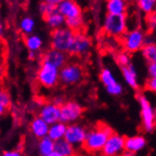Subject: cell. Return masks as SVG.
I'll return each instance as SVG.
<instances>
[{
    "mask_svg": "<svg viewBox=\"0 0 156 156\" xmlns=\"http://www.w3.org/2000/svg\"><path fill=\"white\" fill-rule=\"evenodd\" d=\"M99 79H100V80H101L102 83L105 85V87L109 86V85H112V84L115 83V82H117L115 78L112 74V72L110 71L109 69H106V68L100 72Z\"/></svg>",
    "mask_w": 156,
    "mask_h": 156,
    "instance_id": "obj_27",
    "label": "cell"
},
{
    "mask_svg": "<svg viewBox=\"0 0 156 156\" xmlns=\"http://www.w3.org/2000/svg\"><path fill=\"white\" fill-rule=\"evenodd\" d=\"M59 68L52 63L42 60L37 73V80L45 88H53L59 83Z\"/></svg>",
    "mask_w": 156,
    "mask_h": 156,
    "instance_id": "obj_5",
    "label": "cell"
},
{
    "mask_svg": "<svg viewBox=\"0 0 156 156\" xmlns=\"http://www.w3.org/2000/svg\"><path fill=\"white\" fill-rule=\"evenodd\" d=\"M123 77L126 82L133 89H138V81H137V73L132 65L121 67Z\"/></svg>",
    "mask_w": 156,
    "mask_h": 156,
    "instance_id": "obj_21",
    "label": "cell"
},
{
    "mask_svg": "<svg viewBox=\"0 0 156 156\" xmlns=\"http://www.w3.org/2000/svg\"><path fill=\"white\" fill-rule=\"evenodd\" d=\"M55 8H56V6L48 4V3L44 1L43 3L40 4V12L43 15V17H44L45 15H48L51 11H53Z\"/></svg>",
    "mask_w": 156,
    "mask_h": 156,
    "instance_id": "obj_31",
    "label": "cell"
},
{
    "mask_svg": "<svg viewBox=\"0 0 156 156\" xmlns=\"http://www.w3.org/2000/svg\"><path fill=\"white\" fill-rule=\"evenodd\" d=\"M103 30L105 33L114 38H120L127 31V16L126 13L114 14L108 13L105 17Z\"/></svg>",
    "mask_w": 156,
    "mask_h": 156,
    "instance_id": "obj_3",
    "label": "cell"
},
{
    "mask_svg": "<svg viewBox=\"0 0 156 156\" xmlns=\"http://www.w3.org/2000/svg\"><path fill=\"white\" fill-rule=\"evenodd\" d=\"M54 151H56L58 156H71L76 154L75 148L65 138L54 141Z\"/></svg>",
    "mask_w": 156,
    "mask_h": 156,
    "instance_id": "obj_18",
    "label": "cell"
},
{
    "mask_svg": "<svg viewBox=\"0 0 156 156\" xmlns=\"http://www.w3.org/2000/svg\"><path fill=\"white\" fill-rule=\"evenodd\" d=\"M75 31L67 27H61L52 30L51 32V48L68 53L71 44L74 38Z\"/></svg>",
    "mask_w": 156,
    "mask_h": 156,
    "instance_id": "obj_4",
    "label": "cell"
},
{
    "mask_svg": "<svg viewBox=\"0 0 156 156\" xmlns=\"http://www.w3.org/2000/svg\"><path fill=\"white\" fill-rule=\"evenodd\" d=\"M61 1H62V0H44V2L51 4V5H54V6H57Z\"/></svg>",
    "mask_w": 156,
    "mask_h": 156,
    "instance_id": "obj_37",
    "label": "cell"
},
{
    "mask_svg": "<svg viewBox=\"0 0 156 156\" xmlns=\"http://www.w3.org/2000/svg\"><path fill=\"white\" fill-rule=\"evenodd\" d=\"M3 154H4L5 156H19V155H21L22 153L19 152L18 151H5Z\"/></svg>",
    "mask_w": 156,
    "mask_h": 156,
    "instance_id": "obj_36",
    "label": "cell"
},
{
    "mask_svg": "<svg viewBox=\"0 0 156 156\" xmlns=\"http://www.w3.org/2000/svg\"><path fill=\"white\" fill-rule=\"evenodd\" d=\"M113 133L114 131L107 124L98 122L93 129L86 132L85 139L81 145L82 150L89 153L100 152L109 135Z\"/></svg>",
    "mask_w": 156,
    "mask_h": 156,
    "instance_id": "obj_1",
    "label": "cell"
},
{
    "mask_svg": "<svg viewBox=\"0 0 156 156\" xmlns=\"http://www.w3.org/2000/svg\"><path fill=\"white\" fill-rule=\"evenodd\" d=\"M49 124H48L40 116L35 117L30 123V132L36 138H43L48 135Z\"/></svg>",
    "mask_w": 156,
    "mask_h": 156,
    "instance_id": "obj_16",
    "label": "cell"
},
{
    "mask_svg": "<svg viewBox=\"0 0 156 156\" xmlns=\"http://www.w3.org/2000/svg\"><path fill=\"white\" fill-rule=\"evenodd\" d=\"M127 2H134V1H136V0H126Z\"/></svg>",
    "mask_w": 156,
    "mask_h": 156,
    "instance_id": "obj_41",
    "label": "cell"
},
{
    "mask_svg": "<svg viewBox=\"0 0 156 156\" xmlns=\"http://www.w3.org/2000/svg\"><path fill=\"white\" fill-rule=\"evenodd\" d=\"M136 1L137 6L144 13L150 14L154 12L156 0H136Z\"/></svg>",
    "mask_w": 156,
    "mask_h": 156,
    "instance_id": "obj_25",
    "label": "cell"
},
{
    "mask_svg": "<svg viewBox=\"0 0 156 156\" xmlns=\"http://www.w3.org/2000/svg\"><path fill=\"white\" fill-rule=\"evenodd\" d=\"M0 104L7 107L8 109L11 107V98L9 95L8 91L0 88Z\"/></svg>",
    "mask_w": 156,
    "mask_h": 156,
    "instance_id": "obj_29",
    "label": "cell"
},
{
    "mask_svg": "<svg viewBox=\"0 0 156 156\" xmlns=\"http://www.w3.org/2000/svg\"><path fill=\"white\" fill-rule=\"evenodd\" d=\"M66 127V124L62 121H57L53 124H50L48 132V136L53 141L62 139L65 136Z\"/></svg>",
    "mask_w": 156,
    "mask_h": 156,
    "instance_id": "obj_19",
    "label": "cell"
},
{
    "mask_svg": "<svg viewBox=\"0 0 156 156\" xmlns=\"http://www.w3.org/2000/svg\"><path fill=\"white\" fill-rule=\"evenodd\" d=\"M44 19L51 30L58 29V27H63L66 25V18L57 10V7L53 11H51L48 15H45Z\"/></svg>",
    "mask_w": 156,
    "mask_h": 156,
    "instance_id": "obj_17",
    "label": "cell"
},
{
    "mask_svg": "<svg viewBox=\"0 0 156 156\" xmlns=\"http://www.w3.org/2000/svg\"><path fill=\"white\" fill-rule=\"evenodd\" d=\"M56 7L57 10L66 18V20L82 18L81 9L76 0H62Z\"/></svg>",
    "mask_w": 156,
    "mask_h": 156,
    "instance_id": "obj_12",
    "label": "cell"
},
{
    "mask_svg": "<svg viewBox=\"0 0 156 156\" xmlns=\"http://www.w3.org/2000/svg\"><path fill=\"white\" fill-rule=\"evenodd\" d=\"M124 140L125 137L113 133L107 138L101 152L106 156H114L124 153Z\"/></svg>",
    "mask_w": 156,
    "mask_h": 156,
    "instance_id": "obj_10",
    "label": "cell"
},
{
    "mask_svg": "<svg viewBox=\"0 0 156 156\" xmlns=\"http://www.w3.org/2000/svg\"><path fill=\"white\" fill-rule=\"evenodd\" d=\"M2 35H3V26L2 23L0 22V39H2Z\"/></svg>",
    "mask_w": 156,
    "mask_h": 156,
    "instance_id": "obj_40",
    "label": "cell"
},
{
    "mask_svg": "<svg viewBox=\"0 0 156 156\" xmlns=\"http://www.w3.org/2000/svg\"><path fill=\"white\" fill-rule=\"evenodd\" d=\"M145 146L146 139L142 135L126 137L124 140V151H126V154L133 155L143 150Z\"/></svg>",
    "mask_w": 156,
    "mask_h": 156,
    "instance_id": "obj_14",
    "label": "cell"
},
{
    "mask_svg": "<svg viewBox=\"0 0 156 156\" xmlns=\"http://www.w3.org/2000/svg\"><path fill=\"white\" fill-rule=\"evenodd\" d=\"M143 56L149 62H156V47L154 44H146L141 48Z\"/></svg>",
    "mask_w": 156,
    "mask_h": 156,
    "instance_id": "obj_24",
    "label": "cell"
},
{
    "mask_svg": "<svg viewBox=\"0 0 156 156\" xmlns=\"http://www.w3.org/2000/svg\"><path fill=\"white\" fill-rule=\"evenodd\" d=\"M42 60L52 63L53 66H55L60 69L62 66H65L66 63L67 56H66V53H65V52H62L60 50L51 48L48 51H47V53L43 56Z\"/></svg>",
    "mask_w": 156,
    "mask_h": 156,
    "instance_id": "obj_15",
    "label": "cell"
},
{
    "mask_svg": "<svg viewBox=\"0 0 156 156\" xmlns=\"http://www.w3.org/2000/svg\"><path fill=\"white\" fill-rule=\"evenodd\" d=\"M6 75V62L0 61V81Z\"/></svg>",
    "mask_w": 156,
    "mask_h": 156,
    "instance_id": "obj_35",
    "label": "cell"
},
{
    "mask_svg": "<svg viewBox=\"0 0 156 156\" xmlns=\"http://www.w3.org/2000/svg\"><path fill=\"white\" fill-rule=\"evenodd\" d=\"M29 57L30 60H34L35 59V52L34 51H30V55H29Z\"/></svg>",
    "mask_w": 156,
    "mask_h": 156,
    "instance_id": "obj_39",
    "label": "cell"
},
{
    "mask_svg": "<svg viewBox=\"0 0 156 156\" xmlns=\"http://www.w3.org/2000/svg\"><path fill=\"white\" fill-rule=\"evenodd\" d=\"M120 38L125 51L133 53L141 50L144 47L146 35L142 30L134 29L131 31H126Z\"/></svg>",
    "mask_w": 156,
    "mask_h": 156,
    "instance_id": "obj_6",
    "label": "cell"
},
{
    "mask_svg": "<svg viewBox=\"0 0 156 156\" xmlns=\"http://www.w3.org/2000/svg\"><path fill=\"white\" fill-rule=\"evenodd\" d=\"M115 61H116V62L118 63V66H120V67L129 66L130 65V56H129V53H128L127 51L119 52L118 54H116Z\"/></svg>",
    "mask_w": 156,
    "mask_h": 156,
    "instance_id": "obj_28",
    "label": "cell"
},
{
    "mask_svg": "<svg viewBox=\"0 0 156 156\" xmlns=\"http://www.w3.org/2000/svg\"><path fill=\"white\" fill-rule=\"evenodd\" d=\"M34 27L35 22L30 17H25L20 22V30L26 35L31 34L32 31L34 30Z\"/></svg>",
    "mask_w": 156,
    "mask_h": 156,
    "instance_id": "obj_26",
    "label": "cell"
},
{
    "mask_svg": "<svg viewBox=\"0 0 156 156\" xmlns=\"http://www.w3.org/2000/svg\"><path fill=\"white\" fill-rule=\"evenodd\" d=\"M83 109L82 107L74 101H67L60 105V121L71 124L77 121L82 115Z\"/></svg>",
    "mask_w": 156,
    "mask_h": 156,
    "instance_id": "obj_7",
    "label": "cell"
},
{
    "mask_svg": "<svg viewBox=\"0 0 156 156\" xmlns=\"http://www.w3.org/2000/svg\"><path fill=\"white\" fill-rule=\"evenodd\" d=\"M38 148H39V152L41 155L50 156L51 152L54 151V141L47 135L43 137V138H41Z\"/></svg>",
    "mask_w": 156,
    "mask_h": 156,
    "instance_id": "obj_22",
    "label": "cell"
},
{
    "mask_svg": "<svg viewBox=\"0 0 156 156\" xmlns=\"http://www.w3.org/2000/svg\"><path fill=\"white\" fill-rule=\"evenodd\" d=\"M7 111H8V108L0 104V117H1L2 115H4Z\"/></svg>",
    "mask_w": 156,
    "mask_h": 156,
    "instance_id": "obj_38",
    "label": "cell"
},
{
    "mask_svg": "<svg viewBox=\"0 0 156 156\" xmlns=\"http://www.w3.org/2000/svg\"><path fill=\"white\" fill-rule=\"evenodd\" d=\"M84 76L83 67L76 62H66L61 67V70H59V81L66 86L80 83Z\"/></svg>",
    "mask_w": 156,
    "mask_h": 156,
    "instance_id": "obj_2",
    "label": "cell"
},
{
    "mask_svg": "<svg viewBox=\"0 0 156 156\" xmlns=\"http://www.w3.org/2000/svg\"><path fill=\"white\" fill-rule=\"evenodd\" d=\"M139 104L141 106V117H142V124L143 128L146 132H152L155 126V112L151 107V103L147 98L139 94L137 96Z\"/></svg>",
    "mask_w": 156,
    "mask_h": 156,
    "instance_id": "obj_8",
    "label": "cell"
},
{
    "mask_svg": "<svg viewBox=\"0 0 156 156\" xmlns=\"http://www.w3.org/2000/svg\"><path fill=\"white\" fill-rule=\"evenodd\" d=\"M25 44H26L27 48L30 51L36 52L41 49L42 45H43V41L37 35L29 34V36H27L25 39Z\"/></svg>",
    "mask_w": 156,
    "mask_h": 156,
    "instance_id": "obj_23",
    "label": "cell"
},
{
    "mask_svg": "<svg viewBox=\"0 0 156 156\" xmlns=\"http://www.w3.org/2000/svg\"><path fill=\"white\" fill-rule=\"evenodd\" d=\"M127 1L126 0H107L106 8L108 13L114 14H122L127 12Z\"/></svg>",
    "mask_w": 156,
    "mask_h": 156,
    "instance_id": "obj_20",
    "label": "cell"
},
{
    "mask_svg": "<svg viewBox=\"0 0 156 156\" xmlns=\"http://www.w3.org/2000/svg\"><path fill=\"white\" fill-rule=\"evenodd\" d=\"M148 72H149L150 77L156 78V62H149Z\"/></svg>",
    "mask_w": 156,
    "mask_h": 156,
    "instance_id": "obj_34",
    "label": "cell"
},
{
    "mask_svg": "<svg viewBox=\"0 0 156 156\" xmlns=\"http://www.w3.org/2000/svg\"><path fill=\"white\" fill-rule=\"evenodd\" d=\"M107 92L110 95H113V96H118L122 93L123 91V87L121 84H119L118 82H115V83L112 84V85H109L106 86Z\"/></svg>",
    "mask_w": 156,
    "mask_h": 156,
    "instance_id": "obj_30",
    "label": "cell"
},
{
    "mask_svg": "<svg viewBox=\"0 0 156 156\" xmlns=\"http://www.w3.org/2000/svg\"><path fill=\"white\" fill-rule=\"evenodd\" d=\"M86 136V130L83 127L78 124H71L66 127V131L65 133V138L69 144H71L74 148L81 147Z\"/></svg>",
    "mask_w": 156,
    "mask_h": 156,
    "instance_id": "obj_11",
    "label": "cell"
},
{
    "mask_svg": "<svg viewBox=\"0 0 156 156\" xmlns=\"http://www.w3.org/2000/svg\"><path fill=\"white\" fill-rule=\"evenodd\" d=\"M91 48H92L91 39L88 36L83 34V32L80 30L75 32L74 38H73L68 53L70 55H74V56L82 57L83 55L89 53Z\"/></svg>",
    "mask_w": 156,
    "mask_h": 156,
    "instance_id": "obj_9",
    "label": "cell"
},
{
    "mask_svg": "<svg viewBox=\"0 0 156 156\" xmlns=\"http://www.w3.org/2000/svg\"><path fill=\"white\" fill-rule=\"evenodd\" d=\"M146 88L150 90V91H152V92H155L156 90V78H153V77H150L148 80L146 81Z\"/></svg>",
    "mask_w": 156,
    "mask_h": 156,
    "instance_id": "obj_33",
    "label": "cell"
},
{
    "mask_svg": "<svg viewBox=\"0 0 156 156\" xmlns=\"http://www.w3.org/2000/svg\"><path fill=\"white\" fill-rule=\"evenodd\" d=\"M8 58V45L4 40L0 39V61L5 62Z\"/></svg>",
    "mask_w": 156,
    "mask_h": 156,
    "instance_id": "obj_32",
    "label": "cell"
},
{
    "mask_svg": "<svg viewBox=\"0 0 156 156\" xmlns=\"http://www.w3.org/2000/svg\"><path fill=\"white\" fill-rule=\"evenodd\" d=\"M39 116L49 125L60 121V105L55 102L44 104L39 112Z\"/></svg>",
    "mask_w": 156,
    "mask_h": 156,
    "instance_id": "obj_13",
    "label": "cell"
}]
</instances>
